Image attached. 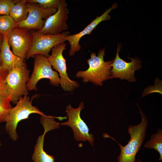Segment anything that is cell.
<instances>
[{"label":"cell","instance_id":"4","mask_svg":"<svg viewBox=\"0 0 162 162\" xmlns=\"http://www.w3.org/2000/svg\"><path fill=\"white\" fill-rule=\"evenodd\" d=\"M30 71L25 62L14 67L5 77L6 84L12 93L13 104H16L22 96L28 94L27 85L30 79Z\"/></svg>","mask_w":162,"mask_h":162},{"label":"cell","instance_id":"19","mask_svg":"<svg viewBox=\"0 0 162 162\" xmlns=\"http://www.w3.org/2000/svg\"><path fill=\"white\" fill-rule=\"evenodd\" d=\"M17 27V24L9 15L0 16V34L6 35Z\"/></svg>","mask_w":162,"mask_h":162},{"label":"cell","instance_id":"25","mask_svg":"<svg viewBox=\"0 0 162 162\" xmlns=\"http://www.w3.org/2000/svg\"><path fill=\"white\" fill-rule=\"evenodd\" d=\"M141 162V161L140 160H138L136 162Z\"/></svg>","mask_w":162,"mask_h":162},{"label":"cell","instance_id":"1","mask_svg":"<svg viewBox=\"0 0 162 162\" xmlns=\"http://www.w3.org/2000/svg\"><path fill=\"white\" fill-rule=\"evenodd\" d=\"M105 48L100 50L98 56L95 53L91 52L90 58L87 61L89 65L86 70L79 71L75 76L82 78L84 83L91 82L96 85L101 86L103 82L110 79L111 65L113 60L105 62Z\"/></svg>","mask_w":162,"mask_h":162},{"label":"cell","instance_id":"8","mask_svg":"<svg viewBox=\"0 0 162 162\" xmlns=\"http://www.w3.org/2000/svg\"><path fill=\"white\" fill-rule=\"evenodd\" d=\"M66 45L64 42L54 46L48 59L51 66L59 74V83L62 89L65 91L71 92L78 87L80 85L77 82L70 80L67 73L66 60L62 54L66 49Z\"/></svg>","mask_w":162,"mask_h":162},{"label":"cell","instance_id":"22","mask_svg":"<svg viewBox=\"0 0 162 162\" xmlns=\"http://www.w3.org/2000/svg\"><path fill=\"white\" fill-rule=\"evenodd\" d=\"M8 73V72L4 70L0 65V76L5 78Z\"/></svg>","mask_w":162,"mask_h":162},{"label":"cell","instance_id":"11","mask_svg":"<svg viewBox=\"0 0 162 162\" xmlns=\"http://www.w3.org/2000/svg\"><path fill=\"white\" fill-rule=\"evenodd\" d=\"M6 35L13 53L24 60L32 42L31 32L25 28L17 27Z\"/></svg>","mask_w":162,"mask_h":162},{"label":"cell","instance_id":"3","mask_svg":"<svg viewBox=\"0 0 162 162\" xmlns=\"http://www.w3.org/2000/svg\"><path fill=\"white\" fill-rule=\"evenodd\" d=\"M142 120L137 125L129 126L128 133L130 139L126 145L122 146L112 138L119 146L121 152L117 158L118 162H135L136 154L142 144L146 136L148 120L138 106Z\"/></svg>","mask_w":162,"mask_h":162},{"label":"cell","instance_id":"23","mask_svg":"<svg viewBox=\"0 0 162 162\" xmlns=\"http://www.w3.org/2000/svg\"><path fill=\"white\" fill-rule=\"evenodd\" d=\"M3 38V35L0 34V52Z\"/></svg>","mask_w":162,"mask_h":162},{"label":"cell","instance_id":"24","mask_svg":"<svg viewBox=\"0 0 162 162\" xmlns=\"http://www.w3.org/2000/svg\"><path fill=\"white\" fill-rule=\"evenodd\" d=\"M1 146H2V143H1V141L0 139V147Z\"/></svg>","mask_w":162,"mask_h":162},{"label":"cell","instance_id":"18","mask_svg":"<svg viewBox=\"0 0 162 162\" xmlns=\"http://www.w3.org/2000/svg\"><path fill=\"white\" fill-rule=\"evenodd\" d=\"M146 148L154 149L160 154L159 160H162V130L158 129L156 134H152L150 139L144 145Z\"/></svg>","mask_w":162,"mask_h":162},{"label":"cell","instance_id":"10","mask_svg":"<svg viewBox=\"0 0 162 162\" xmlns=\"http://www.w3.org/2000/svg\"><path fill=\"white\" fill-rule=\"evenodd\" d=\"M120 49V45H118L116 57L112 64L110 79L118 78L130 82H134L136 81L134 72L141 68V61L137 58L128 57L131 61L129 62H125L119 56Z\"/></svg>","mask_w":162,"mask_h":162},{"label":"cell","instance_id":"5","mask_svg":"<svg viewBox=\"0 0 162 162\" xmlns=\"http://www.w3.org/2000/svg\"><path fill=\"white\" fill-rule=\"evenodd\" d=\"M32 40L31 46L26 53L25 59H28L36 54L43 55L48 58L50 50L56 45L65 41L70 32L65 31L56 35L45 34L37 31L31 32Z\"/></svg>","mask_w":162,"mask_h":162},{"label":"cell","instance_id":"13","mask_svg":"<svg viewBox=\"0 0 162 162\" xmlns=\"http://www.w3.org/2000/svg\"><path fill=\"white\" fill-rule=\"evenodd\" d=\"M116 3H114L111 7L106 9L102 15L100 16H97L83 30L79 32L72 35H68L66 38V40L68 41L70 45V49L69 52L70 56H73L75 52L80 50L81 46L79 43L80 39L83 36L90 34L92 32L101 22L110 20L111 16L109 13L113 9L117 8Z\"/></svg>","mask_w":162,"mask_h":162},{"label":"cell","instance_id":"16","mask_svg":"<svg viewBox=\"0 0 162 162\" xmlns=\"http://www.w3.org/2000/svg\"><path fill=\"white\" fill-rule=\"evenodd\" d=\"M46 133L44 132L38 137L32 158L33 162H55L54 157L47 154L44 150V142Z\"/></svg>","mask_w":162,"mask_h":162},{"label":"cell","instance_id":"7","mask_svg":"<svg viewBox=\"0 0 162 162\" xmlns=\"http://www.w3.org/2000/svg\"><path fill=\"white\" fill-rule=\"evenodd\" d=\"M84 108V103L82 101L76 108H73L70 105L67 106L65 112L68 120L66 122L60 123V125L70 127L73 131L74 137L77 141H87L93 146L94 137L89 133V129L80 117V112Z\"/></svg>","mask_w":162,"mask_h":162},{"label":"cell","instance_id":"6","mask_svg":"<svg viewBox=\"0 0 162 162\" xmlns=\"http://www.w3.org/2000/svg\"><path fill=\"white\" fill-rule=\"evenodd\" d=\"M34 67L30 80L27 84L28 91L37 90L36 85L41 79H48L50 83L58 86L60 83V77L57 71L53 70L48 58L41 54L34 55Z\"/></svg>","mask_w":162,"mask_h":162},{"label":"cell","instance_id":"20","mask_svg":"<svg viewBox=\"0 0 162 162\" xmlns=\"http://www.w3.org/2000/svg\"><path fill=\"white\" fill-rule=\"evenodd\" d=\"M27 2L38 4L44 8H54L58 9L60 0H27Z\"/></svg>","mask_w":162,"mask_h":162},{"label":"cell","instance_id":"2","mask_svg":"<svg viewBox=\"0 0 162 162\" xmlns=\"http://www.w3.org/2000/svg\"><path fill=\"white\" fill-rule=\"evenodd\" d=\"M38 95H34L31 98L28 95L21 97L16 106L12 107L10 109L5 122V129L6 133L12 140L16 141L18 139L16 129L20 122L28 119L29 115L32 113L38 114L41 116L45 115L38 107L32 105L33 99Z\"/></svg>","mask_w":162,"mask_h":162},{"label":"cell","instance_id":"17","mask_svg":"<svg viewBox=\"0 0 162 162\" xmlns=\"http://www.w3.org/2000/svg\"><path fill=\"white\" fill-rule=\"evenodd\" d=\"M27 0H19L12 7L9 15L17 24L24 20L28 14V10L26 5Z\"/></svg>","mask_w":162,"mask_h":162},{"label":"cell","instance_id":"14","mask_svg":"<svg viewBox=\"0 0 162 162\" xmlns=\"http://www.w3.org/2000/svg\"><path fill=\"white\" fill-rule=\"evenodd\" d=\"M25 62L14 55L10 49L6 35H3L0 52V65L7 72L14 67L23 64Z\"/></svg>","mask_w":162,"mask_h":162},{"label":"cell","instance_id":"21","mask_svg":"<svg viewBox=\"0 0 162 162\" xmlns=\"http://www.w3.org/2000/svg\"><path fill=\"white\" fill-rule=\"evenodd\" d=\"M19 0H0V16L9 15L12 7Z\"/></svg>","mask_w":162,"mask_h":162},{"label":"cell","instance_id":"9","mask_svg":"<svg viewBox=\"0 0 162 162\" xmlns=\"http://www.w3.org/2000/svg\"><path fill=\"white\" fill-rule=\"evenodd\" d=\"M26 4L28 10V16L24 20L17 24V27L28 30L35 29L38 31L41 29L46 19L57 10L54 8H44L35 3L26 2Z\"/></svg>","mask_w":162,"mask_h":162},{"label":"cell","instance_id":"12","mask_svg":"<svg viewBox=\"0 0 162 162\" xmlns=\"http://www.w3.org/2000/svg\"><path fill=\"white\" fill-rule=\"evenodd\" d=\"M64 0H60L56 12L50 16L46 20L42 28L37 31L45 34L56 35L67 30L68 26L66 23L69 11Z\"/></svg>","mask_w":162,"mask_h":162},{"label":"cell","instance_id":"15","mask_svg":"<svg viewBox=\"0 0 162 162\" xmlns=\"http://www.w3.org/2000/svg\"><path fill=\"white\" fill-rule=\"evenodd\" d=\"M12 94L7 86L5 78L0 76V124L5 122L12 106Z\"/></svg>","mask_w":162,"mask_h":162}]
</instances>
